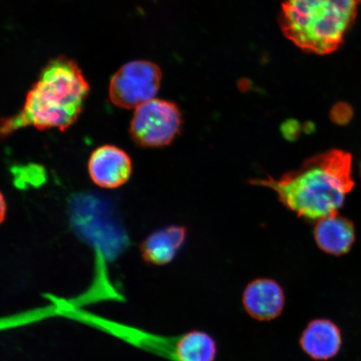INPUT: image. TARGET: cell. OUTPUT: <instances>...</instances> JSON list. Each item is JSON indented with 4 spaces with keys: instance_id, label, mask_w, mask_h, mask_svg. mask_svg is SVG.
<instances>
[{
    "instance_id": "1",
    "label": "cell",
    "mask_w": 361,
    "mask_h": 361,
    "mask_svg": "<svg viewBox=\"0 0 361 361\" xmlns=\"http://www.w3.org/2000/svg\"><path fill=\"white\" fill-rule=\"evenodd\" d=\"M250 183L272 189L279 201L300 218L318 221L337 213L354 188L352 156L332 149L311 157L281 178H255Z\"/></svg>"
},
{
    "instance_id": "2",
    "label": "cell",
    "mask_w": 361,
    "mask_h": 361,
    "mask_svg": "<svg viewBox=\"0 0 361 361\" xmlns=\"http://www.w3.org/2000/svg\"><path fill=\"white\" fill-rule=\"evenodd\" d=\"M90 87L73 61L59 57L49 62L27 94L19 113L0 121V140L28 126L65 130L78 119Z\"/></svg>"
},
{
    "instance_id": "3",
    "label": "cell",
    "mask_w": 361,
    "mask_h": 361,
    "mask_svg": "<svg viewBox=\"0 0 361 361\" xmlns=\"http://www.w3.org/2000/svg\"><path fill=\"white\" fill-rule=\"evenodd\" d=\"M361 0H283L282 32L305 52L336 51L354 24Z\"/></svg>"
},
{
    "instance_id": "4",
    "label": "cell",
    "mask_w": 361,
    "mask_h": 361,
    "mask_svg": "<svg viewBox=\"0 0 361 361\" xmlns=\"http://www.w3.org/2000/svg\"><path fill=\"white\" fill-rule=\"evenodd\" d=\"M182 123V114L174 103L152 99L135 109L130 133L139 146L161 147L173 141Z\"/></svg>"
},
{
    "instance_id": "5",
    "label": "cell",
    "mask_w": 361,
    "mask_h": 361,
    "mask_svg": "<svg viewBox=\"0 0 361 361\" xmlns=\"http://www.w3.org/2000/svg\"><path fill=\"white\" fill-rule=\"evenodd\" d=\"M161 72L157 65L148 61L128 63L113 76L110 98L116 106L137 109L154 99L159 90Z\"/></svg>"
},
{
    "instance_id": "6",
    "label": "cell",
    "mask_w": 361,
    "mask_h": 361,
    "mask_svg": "<svg viewBox=\"0 0 361 361\" xmlns=\"http://www.w3.org/2000/svg\"><path fill=\"white\" fill-rule=\"evenodd\" d=\"M286 293L276 281L259 278L247 283L243 292L242 304L247 314L258 322H271L283 313Z\"/></svg>"
},
{
    "instance_id": "7",
    "label": "cell",
    "mask_w": 361,
    "mask_h": 361,
    "mask_svg": "<svg viewBox=\"0 0 361 361\" xmlns=\"http://www.w3.org/2000/svg\"><path fill=\"white\" fill-rule=\"evenodd\" d=\"M89 173L93 182L102 188L121 186L132 174V160L121 149L104 146L92 153L89 161Z\"/></svg>"
},
{
    "instance_id": "8",
    "label": "cell",
    "mask_w": 361,
    "mask_h": 361,
    "mask_svg": "<svg viewBox=\"0 0 361 361\" xmlns=\"http://www.w3.org/2000/svg\"><path fill=\"white\" fill-rule=\"evenodd\" d=\"M300 344L305 353L313 360L331 359L341 348V329L329 319L312 320L302 332Z\"/></svg>"
},
{
    "instance_id": "9",
    "label": "cell",
    "mask_w": 361,
    "mask_h": 361,
    "mask_svg": "<svg viewBox=\"0 0 361 361\" xmlns=\"http://www.w3.org/2000/svg\"><path fill=\"white\" fill-rule=\"evenodd\" d=\"M314 236L316 245L326 254L341 256L353 247L355 228L350 219L337 212L318 220Z\"/></svg>"
},
{
    "instance_id": "10",
    "label": "cell",
    "mask_w": 361,
    "mask_h": 361,
    "mask_svg": "<svg viewBox=\"0 0 361 361\" xmlns=\"http://www.w3.org/2000/svg\"><path fill=\"white\" fill-rule=\"evenodd\" d=\"M187 231L180 226L158 230L143 242V259L154 265H165L175 259L186 239Z\"/></svg>"
},
{
    "instance_id": "11",
    "label": "cell",
    "mask_w": 361,
    "mask_h": 361,
    "mask_svg": "<svg viewBox=\"0 0 361 361\" xmlns=\"http://www.w3.org/2000/svg\"><path fill=\"white\" fill-rule=\"evenodd\" d=\"M353 116L352 108L347 104L340 103L334 106L331 112V118L337 125L348 124Z\"/></svg>"
},
{
    "instance_id": "12",
    "label": "cell",
    "mask_w": 361,
    "mask_h": 361,
    "mask_svg": "<svg viewBox=\"0 0 361 361\" xmlns=\"http://www.w3.org/2000/svg\"><path fill=\"white\" fill-rule=\"evenodd\" d=\"M6 200L2 195V193L0 192V224L3 223L4 218H6Z\"/></svg>"
}]
</instances>
